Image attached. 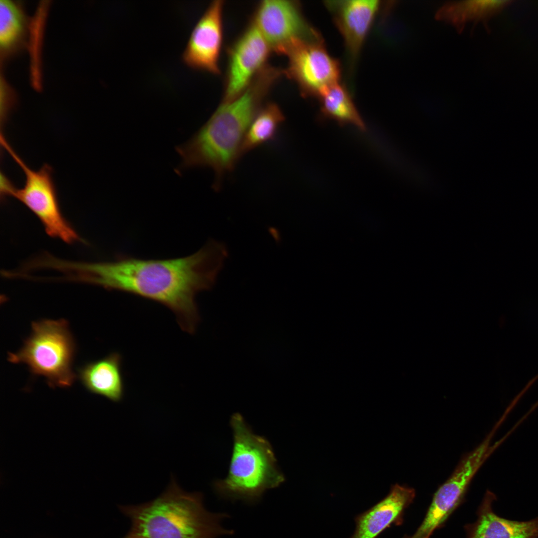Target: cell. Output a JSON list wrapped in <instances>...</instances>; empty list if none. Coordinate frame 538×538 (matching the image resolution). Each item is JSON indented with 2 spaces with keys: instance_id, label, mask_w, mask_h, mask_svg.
<instances>
[{
  "instance_id": "1",
  "label": "cell",
  "mask_w": 538,
  "mask_h": 538,
  "mask_svg": "<svg viewBox=\"0 0 538 538\" xmlns=\"http://www.w3.org/2000/svg\"><path fill=\"white\" fill-rule=\"evenodd\" d=\"M228 256L225 245L210 239L190 256L167 259H142L120 255L112 261L74 262L75 281L129 293L170 309L182 330L193 333L198 314L195 296L211 289Z\"/></svg>"
},
{
  "instance_id": "2",
  "label": "cell",
  "mask_w": 538,
  "mask_h": 538,
  "mask_svg": "<svg viewBox=\"0 0 538 538\" xmlns=\"http://www.w3.org/2000/svg\"><path fill=\"white\" fill-rule=\"evenodd\" d=\"M282 75L280 68L264 67L243 92L221 103L208 120L188 140L176 147L180 172L194 167H209L215 173V189L223 176L235 167L248 129L264 106L267 95Z\"/></svg>"
},
{
  "instance_id": "3",
  "label": "cell",
  "mask_w": 538,
  "mask_h": 538,
  "mask_svg": "<svg viewBox=\"0 0 538 538\" xmlns=\"http://www.w3.org/2000/svg\"><path fill=\"white\" fill-rule=\"evenodd\" d=\"M119 509L131 523L123 538H216L233 534L221 525L227 514L208 511L203 494L184 491L173 476L155 499Z\"/></svg>"
},
{
  "instance_id": "4",
  "label": "cell",
  "mask_w": 538,
  "mask_h": 538,
  "mask_svg": "<svg viewBox=\"0 0 538 538\" xmlns=\"http://www.w3.org/2000/svg\"><path fill=\"white\" fill-rule=\"evenodd\" d=\"M233 446L227 476L213 483L216 493L231 500L255 503L265 492L285 481L277 466L272 447L265 437L255 434L240 413L230 419Z\"/></svg>"
},
{
  "instance_id": "5",
  "label": "cell",
  "mask_w": 538,
  "mask_h": 538,
  "mask_svg": "<svg viewBox=\"0 0 538 538\" xmlns=\"http://www.w3.org/2000/svg\"><path fill=\"white\" fill-rule=\"evenodd\" d=\"M75 352L67 321L44 319L31 323L30 335L19 350L8 353L7 359L26 364L33 375L44 377L52 388H68L76 377L72 370Z\"/></svg>"
},
{
  "instance_id": "6",
  "label": "cell",
  "mask_w": 538,
  "mask_h": 538,
  "mask_svg": "<svg viewBox=\"0 0 538 538\" xmlns=\"http://www.w3.org/2000/svg\"><path fill=\"white\" fill-rule=\"evenodd\" d=\"M0 141L25 177L22 188H16L11 182L4 188L2 196L13 197L23 204L39 219L48 235L68 244L79 241L78 235L62 213L51 166L44 164L38 170H33L15 152L4 136L0 137Z\"/></svg>"
},
{
  "instance_id": "7",
  "label": "cell",
  "mask_w": 538,
  "mask_h": 538,
  "mask_svg": "<svg viewBox=\"0 0 538 538\" xmlns=\"http://www.w3.org/2000/svg\"><path fill=\"white\" fill-rule=\"evenodd\" d=\"M284 55L288 64L283 74L294 82L303 97L318 98L340 82L339 62L327 51L321 36L298 41Z\"/></svg>"
},
{
  "instance_id": "8",
  "label": "cell",
  "mask_w": 538,
  "mask_h": 538,
  "mask_svg": "<svg viewBox=\"0 0 538 538\" xmlns=\"http://www.w3.org/2000/svg\"><path fill=\"white\" fill-rule=\"evenodd\" d=\"M252 21L272 52L283 54L292 44L321 36L303 15L296 0H265L257 4Z\"/></svg>"
},
{
  "instance_id": "9",
  "label": "cell",
  "mask_w": 538,
  "mask_h": 538,
  "mask_svg": "<svg viewBox=\"0 0 538 538\" xmlns=\"http://www.w3.org/2000/svg\"><path fill=\"white\" fill-rule=\"evenodd\" d=\"M272 52L269 44L251 20L228 49V64L221 103L233 100L245 90L267 65Z\"/></svg>"
},
{
  "instance_id": "10",
  "label": "cell",
  "mask_w": 538,
  "mask_h": 538,
  "mask_svg": "<svg viewBox=\"0 0 538 538\" xmlns=\"http://www.w3.org/2000/svg\"><path fill=\"white\" fill-rule=\"evenodd\" d=\"M224 1H212L194 26L181 54L188 67L218 74L223 39Z\"/></svg>"
},
{
  "instance_id": "11",
  "label": "cell",
  "mask_w": 538,
  "mask_h": 538,
  "mask_svg": "<svg viewBox=\"0 0 538 538\" xmlns=\"http://www.w3.org/2000/svg\"><path fill=\"white\" fill-rule=\"evenodd\" d=\"M351 64L356 60L382 4L378 0H326Z\"/></svg>"
},
{
  "instance_id": "12",
  "label": "cell",
  "mask_w": 538,
  "mask_h": 538,
  "mask_svg": "<svg viewBox=\"0 0 538 538\" xmlns=\"http://www.w3.org/2000/svg\"><path fill=\"white\" fill-rule=\"evenodd\" d=\"M415 496L412 488L393 485L383 499L356 517V528L351 538H376L393 524H402L404 511Z\"/></svg>"
},
{
  "instance_id": "13",
  "label": "cell",
  "mask_w": 538,
  "mask_h": 538,
  "mask_svg": "<svg viewBox=\"0 0 538 538\" xmlns=\"http://www.w3.org/2000/svg\"><path fill=\"white\" fill-rule=\"evenodd\" d=\"M495 495L487 491L475 522L465 526L467 538H538V517L528 521H512L493 511Z\"/></svg>"
},
{
  "instance_id": "14",
  "label": "cell",
  "mask_w": 538,
  "mask_h": 538,
  "mask_svg": "<svg viewBox=\"0 0 538 538\" xmlns=\"http://www.w3.org/2000/svg\"><path fill=\"white\" fill-rule=\"evenodd\" d=\"M122 363V356L113 352L84 365L78 370V376L89 391L114 402H119L123 398L125 391Z\"/></svg>"
},
{
  "instance_id": "15",
  "label": "cell",
  "mask_w": 538,
  "mask_h": 538,
  "mask_svg": "<svg viewBox=\"0 0 538 538\" xmlns=\"http://www.w3.org/2000/svg\"><path fill=\"white\" fill-rule=\"evenodd\" d=\"M507 1L468 0L448 1L437 11L435 18L454 27L462 32L469 24L482 23L487 27L488 21L506 6Z\"/></svg>"
},
{
  "instance_id": "16",
  "label": "cell",
  "mask_w": 538,
  "mask_h": 538,
  "mask_svg": "<svg viewBox=\"0 0 538 538\" xmlns=\"http://www.w3.org/2000/svg\"><path fill=\"white\" fill-rule=\"evenodd\" d=\"M318 99L322 118L334 120L341 126L352 124L361 131L366 130L349 92L340 82L329 88Z\"/></svg>"
},
{
  "instance_id": "17",
  "label": "cell",
  "mask_w": 538,
  "mask_h": 538,
  "mask_svg": "<svg viewBox=\"0 0 538 538\" xmlns=\"http://www.w3.org/2000/svg\"><path fill=\"white\" fill-rule=\"evenodd\" d=\"M284 120L283 112L277 104L269 102L264 104L248 129L241 148V157L273 139Z\"/></svg>"
},
{
  "instance_id": "18",
  "label": "cell",
  "mask_w": 538,
  "mask_h": 538,
  "mask_svg": "<svg viewBox=\"0 0 538 538\" xmlns=\"http://www.w3.org/2000/svg\"><path fill=\"white\" fill-rule=\"evenodd\" d=\"M24 18L19 7L10 0H0V46L7 50L21 39Z\"/></svg>"
}]
</instances>
